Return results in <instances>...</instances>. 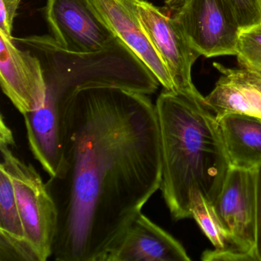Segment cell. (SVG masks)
Wrapping results in <instances>:
<instances>
[{"label":"cell","instance_id":"obj_11","mask_svg":"<svg viewBox=\"0 0 261 261\" xmlns=\"http://www.w3.org/2000/svg\"><path fill=\"white\" fill-rule=\"evenodd\" d=\"M183 246L140 212L100 261H190Z\"/></svg>","mask_w":261,"mask_h":261},{"label":"cell","instance_id":"obj_20","mask_svg":"<svg viewBox=\"0 0 261 261\" xmlns=\"http://www.w3.org/2000/svg\"><path fill=\"white\" fill-rule=\"evenodd\" d=\"M256 261H261V167L256 170Z\"/></svg>","mask_w":261,"mask_h":261},{"label":"cell","instance_id":"obj_14","mask_svg":"<svg viewBox=\"0 0 261 261\" xmlns=\"http://www.w3.org/2000/svg\"><path fill=\"white\" fill-rule=\"evenodd\" d=\"M189 199L192 218L215 247L213 250H205L201 259L204 261H237L231 240L224 230L213 204L195 189L190 191Z\"/></svg>","mask_w":261,"mask_h":261},{"label":"cell","instance_id":"obj_18","mask_svg":"<svg viewBox=\"0 0 261 261\" xmlns=\"http://www.w3.org/2000/svg\"><path fill=\"white\" fill-rule=\"evenodd\" d=\"M222 1L241 31L261 23V0Z\"/></svg>","mask_w":261,"mask_h":261},{"label":"cell","instance_id":"obj_12","mask_svg":"<svg viewBox=\"0 0 261 261\" xmlns=\"http://www.w3.org/2000/svg\"><path fill=\"white\" fill-rule=\"evenodd\" d=\"M221 74L212 92L204 97L217 119L228 114H246L261 118V89L248 71L214 64Z\"/></svg>","mask_w":261,"mask_h":261},{"label":"cell","instance_id":"obj_9","mask_svg":"<svg viewBox=\"0 0 261 261\" xmlns=\"http://www.w3.org/2000/svg\"><path fill=\"white\" fill-rule=\"evenodd\" d=\"M0 84L4 94L22 114L39 109L46 96V82L37 56L17 46L13 36L0 31Z\"/></svg>","mask_w":261,"mask_h":261},{"label":"cell","instance_id":"obj_5","mask_svg":"<svg viewBox=\"0 0 261 261\" xmlns=\"http://www.w3.org/2000/svg\"><path fill=\"white\" fill-rule=\"evenodd\" d=\"M161 10L201 56H236L241 30L222 0H166Z\"/></svg>","mask_w":261,"mask_h":261},{"label":"cell","instance_id":"obj_1","mask_svg":"<svg viewBox=\"0 0 261 261\" xmlns=\"http://www.w3.org/2000/svg\"><path fill=\"white\" fill-rule=\"evenodd\" d=\"M59 113L62 160L45 182L59 213L51 256L100 261L161 186L155 105L147 94L92 85Z\"/></svg>","mask_w":261,"mask_h":261},{"label":"cell","instance_id":"obj_6","mask_svg":"<svg viewBox=\"0 0 261 261\" xmlns=\"http://www.w3.org/2000/svg\"><path fill=\"white\" fill-rule=\"evenodd\" d=\"M256 170L230 168L213 204L237 261H256Z\"/></svg>","mask_w":261,"mask_h":261},{"label":"cell","instance_id":"obj_3","mask_svg":"<svg viewBox=\"0 0 261 261\" xmlns=\"http://www.w3.org/2000/svg\"><path fill=\"white\" fill-rule=\"evenodd\" d=\"M14 40L37 56L43 68L47 87L45 101L24 119L29 133L44 143L60 140L59 106L79 88L108 85L149 95L160 85L143 61L117 37L103 49L88 53L65 49L51 36Z\"/></svg>","mask_w":261,"mask_h":261},{"label":"cell","instance_id":"obj_8","mask_svg":"<svg viewBox=\"0 0 261 261\" xmlns=\"http://www.w3.org/2000/svg\"><path fill=\"white\" fill-rule=\"evenodd\" d=\"M44 14L53 39L69 51H98L116 38L91 0H46Z\"/></svg>","mask_w":261,"mask_h":261},{"label":"cell","instance_id":"obj_7","mask_svg":"<svg viewBox=\"0 0 261 261\" xmlns=\"http://www.w3.org/2000/svg\"><path fill=\"white\" fill-rule=\"evenodd\" d=\"M139 19L152 45L167 66L176 92L200 97L192 79V68L200 53L189 43L177 24L161 8L136 0Z\"/></svg>","mask_w":261,"mask_h":261},{"label":"cell","instance_id":"obj_13","mask_svg":"<svg viewBox=\"0 0 261 261\" xmlns=\"http://www.w3.org/2000/svg\"><path fill=\"white\" fill-rule=\"evenodd\" d=\"M217 120L230 168L261 167V118L234 114Z\"/></svg>","mask_w":261,"mask_h":261},{"label":"cell","instance_id":"obj_10","mask_svg":"<svg viewBox=\"0 0 261 261\" xmlns=\"http://www.w3.org/2000/svg\"><path fill=\"white\" fill-rule=\"evenodd\" d=\"M91 1L107 27L143 61L165 90L176 92L167 66L140 22L136 0Z\"/></svg>","mask_w":261,"mask_h":261},{"label":"cell","instance_id":"obj_17","mask_svg":"<svg viewBox=\"0 0 261 261\" xmlns=\"http://www.w3.org/2000/svg\"><path fill=\"white\" fill-rule=\"evenodd\" d=\"M0 261H45L40 252L25 237L0 230Z\"/></svg>","mask_w":261,"mask_h":261},{"label":"cell","instance_id":"obj_19","mask_svg":"<svg viewBox=\"0 0 261 261\" xmlns=\"http://www.w3.org/2000/svg\"><path fill=\"white\" fill-rule=\"evenodd\" d=\"M22 0H0V31L13 36V22Z\"/></svg>","mask_w":261,"mask_h":261},{"label":"cell","instance_id":"obj_4","mask_svg":"<svg viewBox=\"0 0 261 261\" xmlns=\"http://www.w3.org/2000/svg\"><path fill=\"white\" fill-rule=\"evenodd\" d=\"M11 145L0 142L1 163L13 181L25 238L47 260L53 255L59 213L46 183L32 164L16 157Z\"/></svg>","mask_w":261,"mask_h":261},{"label":"cell","instance_id":"obj_15","mask_svg":"<svg viewBox=\"0 0 261 261\" xmlns=\"http://www.w3.org/2000/svg\"><path fill=\"white\" fill-rule=\"evenodd\" d=\"M0 230L25 237L19 206L11 177L0 166Z\"/></svg>","mask_w":261,"mask_h":261},{"label":"cell","instance_id":"obj_2","mask_svg":"<svg viewBox=\"0 0 261 261\" xmlns=\"http://www.w3.org/2000/svg\"><path fill=\"white\" fill-rule=\"evenodd\" d=\"M162 150L160 189L175 221L192 217L190 191L214 204L230 166L216 116L202 95L166 91L155 103Z\"/></svg>","mask_w":261,"mask_h":261},{"label":"cell","instance_id":"obj_16","mask_svg":"<svg viewBox=\"0 0 261 261\" xmlns=\"http://www.w3.org/2000/svg\"><path fill=\"white\" fill-rule=\"evenodd\" d=\"M235 56L241 68L261 76V23L240 32Z\"/></svg>","mask_w":261,"mask_h":261}]
</instances>
